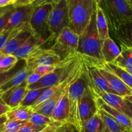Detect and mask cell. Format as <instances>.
Segmentation results:
<instances>
[{"mask_svg":"<svg viewBox=\"0 0 132 132\" xmlns=\"http://www.w3.org/2000/svg\"><path fill=\"white\" fill-rule=\"evenodd\" d=\"M94 95L95 97L98 109L102 110L104 112L107 113L109 116H111L116 122L121 125L126 130L132 131V119L130 117H129L124 113L119 112V110L115 109L113 107L109 106L99 97L97 96L94 94Z\"/></svg>","mask_w":132,"mask_h":132,"instance_id":"cell-16","label":"cell"},{"mask_svg":"<svg viewBox=\"0 0 132 132\" xmlns=\"http://www.w3.org/2000/svg\"><path fill=\"white\" fill-rule=\"evenodd\" d=\"M101 117L106 126V132H122L126 131L124 127L116 122L111 116L102 110L98 109Z\"/></svg>","mask_w":132,"mask_h":132,"instance_id":"cell-28","label":"cell"},{"mask_svg":"<svg viewBox=\"0 0 132 132\" xmlns=\"http://www.w3.org/2000/svg\"><path fill=\"white\" fill-rule=\"evenodd\" d=\"M69 26L67 0H58L53 3V8L49 14V27L50 37L47 43H54L62 30ZM51 45V46H52Z\"/></svg>","mask_w":132,"mask_h":132,"instance_id":"cell-7","label":"cell"},{"mask_svg":"<svg viewBox=\"0 0 132 132\" xmlns=\"http://www.w3.org/2000/svg\"><path fill=\"white\" fill-rule=\"evenodd\" d=\"M14 9H15V6H14V5H12L9 10H6L4 14L0 15V33H1L5 29V26L11 15L12 13L14 11Z\"/></svg>","mask_w":132,"mask_h":132,"instance_id":"cell-36","label":"cell"},{"mask_svg":"<svg viewBox=\"0 0 132 132\" xmlns=\"http://www.w3.org/2000/svg\"><path fill=\"white\" fill-rule=\"evenodd\" d=\"M120 45V55L115 59L113 64L122 68L132 67V48Z\"/></svg>","mask_w":132,"mask_h":132,"instance_id":"cell-25","label":"cell"},{"mask_svg":"<svg viewBox=\"0 0 132 132\" xmlns=\"http://www.w3.org/2000/svg\"><path fill=\"white\" fill-rule=\"evenodd\" d=\"M45 90V88L28 90L25 96L23 98V101H21V103L19 106L26 107H31Z\"/></svg>","mask_w":132,"mask_h":132,"instance_id":"cell-30","label":"cell"},{"mask_svg":"<svg viewBox=\"0 0 132 132\" xmlns=\"http://www.w3.org/2000/svg\"><path fill=\"white\" fill-rule=\"evenodd\" d=\"M83 132H106L104 122L98 111L85 122Z\"/></svg>","mask_w":132,"mask_h":132,"instance_id":"cell-27","label":"cell"},{"mask_svg":"<svg viewBox=\"0 0 132 132\" xmlns=\"http://www.w3.org/2000/svg\"><path fill=\"white\" fill-rule=\"evenodd\" d=\"M113 35L119 45L132 48V19L121 24Z\"/></svg>","mask_w":132,"mask_h":132,"instance_id":"cell-21","label":"cell"},{"mask_svg":"<svg viewBox=\"0 0 132 132\" xmlns=\"http://www.w3.org/2000/svg\"><path fill=\"white\" fill-rule=\"evenodd\" d=\"M56 1H58V0H35L34 2L31 4V5L34 7H36V6H39V5H43V4L53 3L56 2Z\"/></svg>","mask_w":132,"mask_h":132,"instance_id":"cell-43","label":"cell"},{"mask_svg":"<svg viewBox=\"0 0 132 132\" xmlns=\"http://www.w3.org/2000/svg\"><path fill=\"white\" fill-rule=\"evenodd\" d=\"M45 127V126H38V125H34L28 121L16 132H40Z\"/></svg>","mask_w":132,"mask_h":132,"instance_id":"cell-35","label":"cell"},{"mask_svg":"<svg viewBox=\"0 0 132 132\" xmlns=\"http://www.w3.org/2000/svg\"><path fill=\"white\" fill-rule=\"evenodd\" d=\"M28 24V23L23 24L12 30H3L1 33H0V51H1V49L3 48L4 45H5L6 41H7L10 37L15 36L17 34L19 33V32H21V31L22 30L24 29Z\"/></svg>","mask_w":132,"mask_h":132,"instance_id":"cell-31","label":"cell"},{"mask_svg":"<svg viewBox=\"0 0 132 132\" xmlns=\"http://www.w3.org/2000/svg\"><path fill=\"white\" fill-rule=\"evenodd\" d=\"M63 124L60 123V122H52L51 124H50L49 125H47V126H45L42 130H41L40 132H54L61 125H62Z\"/></svg>","mask_w":132,"mask_h":132,"instance_id":"cell-40","label":"cell"},{"mask_svg":"<svg viewBox=\"0 0 132 132\" xmlns=\"http://www.w3.org/2000/svg\"><path fill=\"white\" fill-rule=\"evenodd\" d=\"M128 1L129 2V5H130L131 7V9H132V0H128Z\"/></svg>","mask_w":132,"mask_h":132,"instance_id":"cell-51","label":"cell"},{"mask_svg":"<svg viewBox=\"0 0 132 132\" xmlns=\"http://www.w3.org/2000/svg\"><path fill=\"white\" fill-rule=\"evenodd\" d=\"M43 43L40 39L32 34L12 55L15 56L18 60L26 59L28 55H31L36 49L43 47Z\"/></svg>","mask_w":132,"mask_h":132,"instance_id":"cell-19","label":"cell"},{"mask_svg":"<svg viewBox=\"0 0 132 132\" xmlns=\"http://www.w3.org/2000/svg\"><path fill=\"white\" fill-rule=\"evenodd\" d=\"M102 41L100 39L96 25V10L89 25L79 36L77 53L84 63L97 68L105 63L102 54Z\"/></svg>","mask_w":132,"mask_h":132,"instance_id":"cell-1","label":"cell"},{"mask_svg":"<svg viewBox=\"0 0 132 132\" xmlns=\"http://www.w3.org/2000/svg\"><path fill=\"white\" fill-rule=\"evenodd\" d=\"M70 87V86H69ZM67 88L64 94L54 108L51 119L53 121L65 124L68 122L69 117V88Z\"/></svg>","mask_w":132,"mask_h":132,"instance_id":"cell-18","label":"cell"},{"mask_svg":"<svg viewBox=\"0 0 132 132\" xmlns=\"http://www.w3.org/2000/svg\"><path fill=\"white\" fill-rule=\"evenodd\" d=\"M18 60L12 54L5 55L0 64V73L7 72L13 68Z\"/></svg>","mask_w":132,"mask_h":132,"instance_id":"cell-32","label":"cell"},{"mask_svg":"<svg viewBox=\"0 0 132 132\" xmlns=\"http://www.w3.org/2000/svg\"><path fill=\"white\" fill-rule=\"evenodd\" d=\"M122 132H132L131 131H129V130H126V131H122Z\"/></svg>","mask_w":132,"mask_h":132,"instance_id":"cell-53","label":"cell"},{"mask_svg":"<svg viewBox=\"0 0 132 132\" xmlns=\"http://www.w3.org/2000/svg\"><path fill=\"white\" fill-rule=\"evenodd\" d=\"M34 8L32 5L15 7L4 30H10L21 24L29 23Z\"/></svg>","mask_w":132,"mask_h":132,"instance_id":"cell-12","label":"cell"},{"mask_svg":"<svg viewBox=\"0 0 132 132\" xmlns=\"http://www.w3.org/2000/svg\"><path fill=\"white\" fill-rule=\"evenodd\" d=\"M29 122L34 125H38V126H47L51 124L54 121L52 120V119L49 117H46L43 115L40 114L36 112H33L31 116V118L29 119Z\"/></svg>","mask_w":132,"mask_h":132,"instance_id":"cell-33","label":"cell"},{"mask_svg":"<svg viewBox=\"0 0 132 132\" xmlns=\"http://www.w3.org/2000/svg\"><path fill=\"white\" fill-rule=\"evenodd\" d=\"M57 64H56V65L38 66V67H37L36 68H35L33 72L38 73V74H40V76H41L43 77V76H45V75L48 74V73L53 72V71L56 68Z\"/></svg>","mask_w":132,"mask_h":132,"instance_id":"cell-37","label":"cell"},{"mask_svg":"<svg viewBox=\"0 0 132 132\" xmlns=\"http://www.w3.org/2000/svg\"><path fill=\"white\" fill-rule=\"evenodd\" d=\"M54 132H77L71 124L67 122L61 125Z\"/></svg>","mask_w":132,"mask_h":132,"instance_id":"cell-38","label":"cell"},{"mask_svg":"<svg viewBox=\"0 0 132 132\" xmlns=\"http://www.w3.org/2000/svg\"><path fill=\"white\" fill-rule=\"evenodd\" d=\"M96 25L101 41L109 38V31L107 21L102 9L97 3L96 5Z\"/></svg>","mask_w":132,"mask_h":132,"instance_id":"cell-23","label":"cell"},{"mask_svg":"<svg viewBox=\"0 0 132 132\" xmlns=\"http://www.w3.org/2000/svg\"><path fill=\"white\" fill-rule=\"evenodd\" d=\"M124 99H125L126 100L130 102L131 103H132V95H130V96L126 97H124Z\"/></svg>","mask_w":132,"mask_h":132,"instance_id":"cell-49","label":"cell"},{"mask_svg":"<svg viewBox=\"0 0 132 132\" xmlns=\"http://www.w3.org/2000/svg\"><path fill=\"white\" fill-rule=\"evenodd\" d=\"M98 5L104 14L109 31L112 34L121 24L132 19V9L128 0H100Z\"/></svg>","mask_w":132,"mask_h":132,"instance_id":"cell-3","label":"cell"},{"mask_svg":"<svg viewBox=\"0 0 132 132\" xmlns=\"http://www.w3.org/2000/svg\"><path fill=\"white\" fill-rule=\"evenodd\" d=\"M15 0H0V7L14 5Z\"/></svg>","mask_w":132,"mask_h":132,"instance_id":"cell-45","label":"cell"},{"mask_svg":"<svg viewBox=\"0 0 132 132\" xmlns=\"http://www.w3.org/2000/svg\"><path fill=\"white\" fill-rule=\"evenodd\" d=\"M102 67L116 75L132 90V76L127 71L113 63H104Z\"/></svg>","mask_w":132,"mask_h":132,"instance_id":"cell-26","label":"cell"},{"mask_svg":"<svg viewBox=\"0 0 132 132\" xmlns=\"http://www.w3.org/2000/svg\"><path fill=\"white\" fill-rule=\"evenodd\" d=\"M98 70L102 76L106 79L110 88L115 92L116 95L123 98L132 95L131 89L127 86L116 75L107 70L103 67H100Z\"/></svg>","mask_w":132,"mask_h":132,"instance_id":"cell-15","label":"cell"},{"mask_svg":"<svg viewBox=\"0 0 132 132\" xmlns=\"http://www.w3.org/2000/svg\"><path fill=\"white\" fill-rule=\"evenodd\" d=\"M80 58V55L77 53L62 60L53 72L43 76L36 83L27 86V90L46 88L61 84L71 74Z\"/></svg>","mask_w":132,"mask_h":132,"instance_id":"cell-4","label":"cell"},{"mask_svg":"<svg viewBox=\"0 0 132 132\" xmlns=\"http://www.w3.org/2000/svg\"><path fill=\"white\" fill-rule=\"evenodd\" d=\"M32 34L33 33L28 24L21 32L10 37L0 52L5 55L13 54Z\"/></svg>","mask_w":132,"mask_h":132,"instance_id":"cell-17","label":"cell"},{"mask_svg":"<svg viewBox=\"0 0 132 132\" xmlns=\"http://www.w3.org/2000/svg\"><path fill=\"white\" fill-rule=\"evenodd\" d=\"M12 5H9V6H4V7H0V15H1L3 14H4L6 10H9V9L11 7Z\"/></svg>","mask_w":132,"mask_h":132,"instance_id":"cell-46","label":"cell"},{"mask_svg":"<svg viewBox=\"0 0 132 132\" xmlns=\"http://www.w3.org/2000/svg\"><path fill=\"white\" fill-rule=\"evenodd\" d=\"M52 8L53 3L43 4L34 7L28 23L33 34L40 39L44 45L47 44L50 37L49 16Z\"/></svg>","mask_w":132,"mask_h":132,"instance_id":"cell-6","label":"cell"},{"mask_svg":"<svg viewBox=\"0 0 132 132\" xmlns=\"http://www.w3.org/2000/svg\"><path fill=\"white\" fill-rule=\"evenodd\" d=\"M101 50L105 63H113L120 55V49L111 37L102 41Z\"/></svg>","mask_w":132,"mask_h":132,"instance_id":"cell-20","label":"cell"},{"mask_svg":"<svg viewBox=\"0 0 132 132\" xmlns=\"http://www.w3.org/2000/svg\"><path fill=\"white\" fill-rule=\"evenodd\" d=\"M98 111V107L97 106L95 97L88 85L83 92L79 101V119L82 132L84 131L85 122L93 117Z\"/></svg>","mask_w":132,"mask_h":132,"instance_id":"cell-9","label":"cell"},{"mask_svg":"<svg viewBox=\"0 0 132 132\" xmlns=\"http://www.w3.org/2000/svg\"><path fill=\"white\" fill-rule=\"evenodd\" d=\"M32 72H33L31 70H30L25 66L23 69L18 72L11 79L9 80L8 82H6V83L4 84L3 86L0 87V96L1 94L9 90V89L21 85L23 82L26 81L27 77Z\"/></svg>","mask_w":132,"mask_h":132,"instance_id":"cell-22","label":"cell"},{"mask_svg":"<svg viewBox=\"0 0 132 132\" xmlns=\"http://www.w3.org/2000/svg\"><path fill=\"white\" fill-rule=\"evenodd\" d=\"M26 60V67L34 72L35 68L41 65H56L61 61V59L49 48L40 47L28 56Z\"/></svg>","mask_w":132,"mask_h":132,"instance_id":"cell-10","label":"cell"},{"mask_svg":"<svg viewBox=\"0 0 132 132\" xmlns=\"http://www.w3.org/2000/svg\"><path fill=\"white\" fill-rule=\"evenodd\" d=\"M34 1L35 0H15L14 6L15 7H17V6L31 5V4L34 2Z\"/></svg>","mask_w":132,"mask_h":132,"instance_id":"cell-41","label":"cell"},{"mask_svg":"<svg viewBox=\"0 0 132 132\" xmlns=\"http://www.w3.org/2000/svg\"><path fill=\"white\" fill-rule=\"evenodd\" d=\"M94 1H95V2L97 3V4L98 3H99V1H100V0H94Z\"/></svg>","mask_w":132,"mask_h":132,"instance_id":"cell-52","label":"cell"},{"mask_svg":"<svg viewBox=\"0 0 132 132\" xmlns=\"http://www.w3.org/2000/svg\"><path fill=\"white\" fill-rule=\"evenodd\" d=\"M96 5L94 0H67L69 28L80 36L89 25Z\"/></svg>","mask_w":132,"mask_h":132,"instance_id":"cell-2","label":"cell"},{"mask_svg":"<svg viewBox=\"0 0 132 132\" xmlns=\"http://www.w3.org/2000/svg\"><path fill=\"white\" fill-rule=\"evenodd\" d=\"M26 66V60L25 59H20L18 60V63L16 65L13 67L12 69L7 72L0 73V87L6 83V82L11 79L18 72L23 69Z\"/></svg>","mask_w":132,"mask_h":132,"instance_id":"cell-29","label":"cell"},{"mask_svg":"<svg viewBox=\"0 0 132 132\" xmlns=\"http://www.w3.org/2000/svg\"><path fill=\"white\" fill-rule=\"evenodd\" d=\"M123 69H124L126 71H127V72L132 76V67H128V68H123Z\"/></svg>","mask_w":132,"mask_h":132,"instance_id":"cell-48","label":"cell"},{"mask_svg":"<svg viewBox=\"0 0 132 132\" xmlns=\"http://www.w3.org/2000/svg\"><path fill=\"white\" fill-rule=\"evenodd\" d=\"M28 121H7L2 132H16Z\"/></svg>","mask_w":132,"mask_h":132,"instance_id":"cell-34","label":"cell"},{"mask_svg":"<svg viewBox=\"0 0 132 132\" xmlns=\"http://www.w3.org/2000/svg\"><path fill=\"white\" fill-rule=\"evenodd\" d=\"M89 85L87 77L85 71V67L82 73L78 78L74 81L69 88V123L71 124L77 132H82L80 126L78 114V106L80 99L85 89Z\"/></svg>","mask_w":132,"mask_h":132,"instance_id":"cell-5","label":"cell"},{"mask_svg":"<svg viewBox=\"0 0 132 132\" xmlns=\"http://www.w3.org/2000/svg\"><path fill=\"white\" fill-rule=\"evenodd\" d=\"M41 77H42V76H40L38 73H35V72H32L31 75L28 76L27 80H26L27 86H29V85H33V84L36 83V82H38Z\"/></svg>","mask_w":132,"mask_h":132,"instance_id":"cell-39","label":"cell"},{"mask_svg":"<svg viewBox=\"0 0 132 132\" xmlns=\"http://www.w3.org/2000/svg\"><path fill=\"white\" fill-rule=\"evenodd\" d=\"M85 71L87 77L89 86L94 90L115 94L110 88L106 79L99 72L98 68L85 63Z\"/></svg>","mask_w":132,"mask_h":132,"instance_id":"cell-11","label":"cell"},{"mask_svg":"<svg viewBox=\"0 0 132 132\" xmlns=\"http://www.w3.org/2000/svg\"><path fill=\"white\" fill-rule=\"evenodd\" d=\"M7 121L8 119L6 114L3 115V116H2L1 117H0V132H2L3 130L4 126H5V123L7 122Z\"/></svg>","mask_w":132,"mask_h":132,"instance_id":"cell-44","label":"cell"},{"mask_svg":"<svg viewBox=\"0 0 132 132\" xmlns=\"http://www.w3.org/2000/svg\"><path fill=\"white\" fill-rule=\"evenodd\" d=\"M33 112L31 107L19 106L10 110L6 115L8 121H28Z\"/></svg>","mask_w":132,"mask_h":132,"instance_id":"cell-24","label":"cell"},{"mask_svg":"<svg viewBox=\"0 0 132 132\" xmlns=\"http://www.w3.org/2000/svg\"><path fill=\"white\" fill-rule=\"evenodd\" d=\"M27 91V84L26 81L21 85L9 89L0 96L1 100L10 109L19 106L25 96Z\"/></svg>","mask_w":132,"mask_h":132,"instance_id":"cell-13","label":"cell"},{"mask_svg":"<svg viewBox=\"0 0 132 132\" xmlns=\"http://www.w3.org/2000/svg\"><path fill=\"white\" fill-rule=\"evenodd\" d=\"M78 37V35L67 27L62 30L49 49L63 60L77 54Z\"/></svg>","mask_w":132,"mask_h":132,"instance_id":"cell-8","label":"cell"},{"mask_svg":"<svg viewBox=\"0 0 132 132\" xmlns=\"http://www.w3.org/2000/svg\"><path fill=\"white\" fill-rule=\"evenodd\" d=\"M125 100H126V99H125ZM126 103H127V104H128V107H129V110H130V112H131V119H132V103H131L130 102L128 101H127V100H126Z\"/></svg>","mask_w":132,"mask_h":132,"instance_id":"cell-47","label":"cell"},{"mask_svg":"<svg viewBox=\"0 0 132 132\" xmlns=\"http://www.w3.org/2000/svg\"><path fill=\"white\" fill-rule=\"evenodd\" d=\"M11 109L8 106H6L0 98V117L6 114Z\"/></svg>","mask_w":132,"mask_h":132,"instance_id":"cell-42","label":"cell"},{"mask_svg":"<svg viewBox=\"0 0 132 132\" xmlns=\"http://www.w3.org/2000/svg\"><path fill=\"white\" fill-rule=\"evenodd\" d=\"M89 88L94 95L101 98L106 104L114 108L115 109L117 110L119 112L124 113L131 118L130 110H129V107L126 103V101L124 98L116 95V94L94 90V89L91 88L90 86Z\"/></svg>","mask_w":132,"mask_h":132,"instance_id":"cell-14","label":"cell"},{"mask_svg":"<svg viewBox=\"0 0 132 132\" xmlns=\"http://www.w3.org/2000/svg\"><path fill=\"white\" fill-rule=\"evenodd\" d=\"M5 54H3V53H1V52H0V64H1V61H2L3 59L4 58V57H5Z\"/></svg>","mask_w":132,"mask_h":132,"instance_id":"cell-50","label":"cell"}]
</instances>
